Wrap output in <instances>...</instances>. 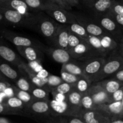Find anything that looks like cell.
Here are the masks:
<instances>
[{
    "instance_id": "cell-1",
    "label": "cell",
    "mask_w": 123,
    "mask_h": 123,
    "mask_svg": "<svg viewBox=\"0 0 123 123\" xmlns=\"http://www.w3.org/2000/svg\"><path fill=\"white\" fill-rule=\"evenodd\" d=\"M66 8L47 0L43 12L48 14L53 20L63 25H70L77 22L75 14L69 12Z\"/></svg>"
},
{
    "instance_id": "cell-2",
    "label": "cell",
    "mask_w": 123,
    "mask_h": 123,
    "mask_svg": "<svg viewBox=\"0 0 123 123\" xmlns=\"http://www.w3.org/2000/svg\"><path fill=\"white\" fill-rule=\"evenodd\" d=\"M59 24L51 18H48L42 13L35 14L34 29L38 31L48 40H53Z\"/></svg>"
},
{
    "instance_id": "cell-3",
    "label": "cell",
    "mask_w": 123,
    "mask_h": 123,
    "mask_svg": "<svg viewBox=\"0 0 123 123\" xmlns=\"http://www.w3.org/2000/svg\"><path fill=\"white\" fill-rule=\"evenodd\" d=\"M123 67V58L118 54H113L110 56L106 58L104 63L100 70L98 74L95 77L93 80L94 82H98L112 76Z\"/></svg>"
},
{
    "instance_id": "cell-4",
    "label": "cell",
    "mask_w": 123,
    "mask_h": 123,
    "mask_svg": "<svg viewBox=\"0 0 123 123\" xmlns=\"http://www.w3.org/2000/svg\"><path fill=\"white\" fill-rule=\"evenodd\" d=\"M94 21L100 25L107 33L113 36L119 43L123 35V30L111 17L107 14L98 15V16L95 18Z\"/></svg>"
},
{
    "instance_id": "cell-5",
    "label": "cell",
    "mask_w": 123,
    "mask_h": 123,
    "mask_svg": "<svg viewBox=\"0 0 123 123\" xmlns=\"http://www.w3.org/2000/svg\"><path fill=\"white\" fill-rule=\"evenodd\" d=\"M49 100H34L26 106L25 114L27 115L29 114L37 117H49L51 116Z\"/></svg>"
},
{
    "instance_id": "cell-6",
    "label": "cell",
    "mask_w": 123,
    "mask_h": 123,
    "mask_svg": "<svg viewBox=\"0 0 123 123\" xmlns=\"http://www.w3.org/2000/svg\"><path fill=\"white\" fill-rule=\"evenodd\" d=\"M105 61L106 57L104 56H96L84 61L82 64L84 76L93 82L95 77L102 68Z\"/></svg>"
},
{
    "instance_id": "cell-7",
    "label": "cell",
    "mask_w": 123,
    "mask_h": 123,
    "mask_svg": "<svg viewBox=\"0 0 123 123\" xmlns=\"http://www.w3.org/2000/svg\"><path fill=\"white\" fill-rule=\"evenodd\" d=\"M68 51L74 59L82 61L100 56L85 40Z\"/></svg>"
},
{
    "instance_id": "cell-8",
    "label": "cell",
    "mask_w": 123,
    "mask_h": 123,
    "mask_svg": "<svg viewBox=\"0 0 123 123\" xmlns=\"http://www.w3.org/2000/svg\"><path fill=\"white\" fill-rule=\"evenodd\" d=\"M85 123H110V118L104 112L98 109L82 110L78 115Z\"/></svg>"
},
{
    "instance_id": "cell-9",
    "label": "cell",
    "mask_w": 123,
    "mask_h": 123,
    "mask_svg": "<svg viewBox=\"0 0 123 123\" xmlns=\"http://www.w3.org/2000/svg\"><path fill=\"white\" fill-rule=\"evenodd\" d=\"M87 92L92 97L95 105L110 102V94L104 90L98 82H92Z\"/></svg>"
},
{
    "instance_id": "cell-10",
    "label": "cell",
    "mask_w": 123,
    "mask_h": 123,
    "mask_svg": "<svg viewBox=\"0 0 123 123\" xmlns=\"http://www.w3.org/2000/svg\"><path fill=\"white\" fill-rule=\"evenodd\" d=\"M20 73H24L25 75L30 79V81L32 82L35 86L43 87L48 90L51 92V90L47 86V78H40L37 76L36 72L28 66L26 62H22L18 66Z\"/></svg>"
},
{
    "instance_id": "cell-11",
    "label": "cell",
    "mask_w": 123,
    "mask_h": 123,
    "mask_svg": "<svg viewBox=\"0 0 123 123\" xmlns=\"http://www.w3.org/2000/svg\"><path fill=\"white\" fill-rule=\"evenodd\" d=\"M77 22L83 26L89 35L100 37L107 32L94 20L88 19L82 14H75Z\"/></svg>"
},
{
    "instance_id": "cell-12",
    "label": "cell",
    "mask_w": 123,
    "mask_h": 123,
    "mask_svg": "<svg viewBox=\"0 0 123 123\" xmlns=\"http://www.w3.org/2000/svg\"><path fill=\"white\" fill-rule=\"evenodd\" d=\"M83 94L77 91L75 89L66 94V102H67L69 108V115L72 116H78L82 111L81 99Z\"/></svg>"
},
{
    "instance_id": "cell-13",
    "label": "cell",
    "mask_w": 123,
    "mask_h": 123,
    "mask_svg": "<svg viewBox=\"0 0 123 123\" xmlns=\"http://www.w3.org/2000/svg\"><path fill=\"white\" fill-rule=\"evenodd\" d=\"M69 32L68 25L59 24L54 38L51 42L52 43L55 48H62L67 50Z\"/></svg>"
},
{
    "instance_id": "cell-14",
    "label": "cell",
    "mask_w": 123,
    "mask_h": 123,
    "mask_svg": "<svg viewBox=\"0 0 123 123\" xmlns=\"http://www.w3.org/2000/svg\"><path fill=\"white\" fill-rule=\"evenodd\" d=\"M17 50L23 58L30 61H39L41 62L43 58V51L40 48L34 46L16 47Z\"/></svg>"
},
{
    "instance_id": "cell-15",
    "label": "cell",
    "mask_w": 123,
    "mask_h": 123,
    "mask_svg": "<svg viewBox=\"0 0 123 123\" xmlns=\"http://www.w3.org/2000/svg\"><path fill=\"white\" fill-rule=\"evenodd\" d=\"M4 36L7 40L12 42L16 47L19 46H34L40 48L42 50V47L37 42H34L33 40L29 37L20 36L18 34L7 31L4 32Z\"/></svg>"
},
{
    "instance_id": "cell-16",
    "label": "cell",
    "mask_w": 123,
    "mask_h": 123,
    "mask_svg": "<svg viewBox=\"0 0 123 123\" xmlns=\"http://www.w3.org/2000/svg\"><path fill=\"white\" fill-rule=\"evenodd\" d=\"M43 52L48 54L53 60L62 64L66 62L74 61L75 59L71 56L69 51L66 49L59 48H45Z\"/></svg>"
},
{
    "instance_id": "cell-17",
    "label": "cell",
    "mask_w": 123,
    "mask_h": 123,
    "mask_svg": "<svg viewBox=\"0 0 123 123\" xmlns=\"http://www.w3.org/2000/svg\"><path fill=\"white\" fill-rule=\"evenodd\" d=\"M83 3L98 15L105 14L109 11L114 0H82Z\"/></svg>"
},
{
    "instance_id": "cell-18",
    "label": "cell",
    "mask_w": 123,
    "mask_h": 123,
    "mask_svg": "<svg viewBox=\"0 0 123 123\" xmlns=\"http://www.w3.org/2000/svg\"><path fill=\"white\" fill-rule=\"evenodd\" d=\"M94 109H98L104 112L110 117V119L116 117L123 115V107L122 105L121 101L109 102L102 105H95Z\"/></svg>"
},
{
    "instance_id": "cell-19",
    "label": "cell",
    "mask_w": 123,
    "mask_h": 123,
    "mask_svg": "<svg viewBox=\"0 0 123 123\" xmlns=\"http://www.w3.org/2000/svg\"><path fill=\"white\" fill-rule=\"evenodd\" d=\"M0 7L14 10L26 16L34 14L31 13V10L23 0H0Z\"/></svg>"
},
{
    "instance_id": "cell-20",
    "label": "cell",
    "mask_w": 123,
    "mask_h": 123,
    "mask_svg": "<svg viewBox=\"0 0 123 123\" xmlns=\"http://www.w3.org/2000/svg\"><path fill=\"white\" fill-rule=\"evenodd\" d=\"M4 103L7 106L13 115H25L24 114H25L26 104L14 95L8 97L4 101Z\"/></svg>"
},
{
    "instance_id": "cell-21",
    "label": "cell",
    "mask_w": 123,
    "mask_h": 123,
    "mask_svg": "<svg viewBox=\"0 0 123 123\" xmlns=\"http://www.w3.org/2000/svg\"><path fill=\"white\" fill-rule=\"evenodd\" d=\"M0 56L7 62L17 66L23 61L15 52L9 47L3 44H0Z\"/></svg>"
},
{
    "instance_id": "cell-22",
    "label": "cell",
    "mask_w": 123,
    "mask_h": 123,
    "mask_svg": "<svg viewBox=\"0 0 123 123\" xmlns=\"http://www.w3.org/2000/svg\"><path fill=\"white\" fill-rule=\"evenodd\" d=\"M49 106L51 116L56 117L69 115L68 105L66 100L60 102L53 99L49 100Z\"/></svg>"
},
{
    "instance_id": "cell-23",
    "label": "cell",
    "mask_w": 123,
    "mask_h": 123,
    "mask_svg": "<svg viewBox=\"0 0 123 123\" xmlns=\"http://www.w3.org/2000/svg\"><path fill=\"white\" fill-rule=\"evenodd\" d=\"M100 38L102 48L108 54L111 52L114 51L119 47V43L109 34H104L100 36Z\"/></svg>"
},
{
    "instance_id": "cell-24",
    "label": "cell",
    "mask_w": 123,
    "mask_h": 123,
    "mask_svg": "<svg viewBox=\"0 0 123 123\" xmlns=\"http://www.w3.org/2000/svg\"><path fill=\"white\" fill-rule=\"evenodd\" d=\"M99 84L101 85L104 88V90L110 95L117 90L122 87L123 85V82H121L119 80L111 78L110 79H104L100 81H98Z\"/></svg>"
},
{
    "instance_id": "cell-25",
    "label": "cell",
    "mask_w": 123,
    "mask_h": 123,
    "mask_svg": "<svg viewBox=\"0 0 123 123\" xmlns=\"http://www.w3.org/2000/svg\"><path fill=\"white\" fill-rule=\"evenodd\" d=\"M85 40L89 43L90 46L100 56H104L106 57L108 54L105 51L101 46V41L100 37L89 35L85 39Z\"/></svg>"
},
{
    "instance_id": "cell-26",
    "label": "cell",
    "mask_w": 123,
    "mask_h": 123,
    "mask_svg": "<svg viewBox=\"0 0 123 123\" xmlns=\"http://www.w3.org/2000/svg\"><path fill=\"white\" fill-rule=\"evenodd\" d=\"M61 70L72 73V74L77 75L78 76H84L82 64L77 63L75 62V61L63 64L62 66Z\"/></svg>"
},
{
    "instance_id": "cell-27",
    "label": "cell",
    "mask_w": 123,
    "mask_h": 123,
    "mask_svg": "<svg viewBox=\"0 0 123 123\" xmlns=\"http://www.w3.org/2000/svg\"><path fill=\"white\" fill-rule=\"evenodd\" d=\"M0 72L4 76L14 82L20 76L19 72L6 63L0 64Z\"/></svg>"
},
{
    "instance_id": "cell-28",
    "label": "cell",
    "mask_w": 123,
    "mask_h": 123,
    "mask_svg": "<svg viewBox=\"0 0 123 123\" xmlns=\"http://www.w3.org/2000/svg\"><path fill=\"white\" fill-rule=\"evenodd\" d=\"M30 92L35 100H49L50 92L45 88L34 85Z\"/></svg>"
},
{
    "instance_id": "cell-29",
    "label": "cell",
    "mask_w": 123,
    "mask_h": 123,
    "mask_svg": "<svg viewBox=\"0 0 123 123\" xmlns=\"http://www.w3.org/2000/svg\"><path fill=\"white\" fill-rule=\"evenodd\" d=\"M13 88V92H14V95L16 96L17 97L21 100L23 102L26 104L27 106L30 103H31L34 100H35L31 94L30 92L26 91H24L18 88L16 86H12Z\"/></svg>"
},
{
    "instance_id": "cell-30",
    "label": "cell",
    "mask_w": 123,
    "mask_h": 123,
    "mask_svg": "<svg viewBox=\"0 0 123 123\" xmlns=\"http://www.w3.org/2000/svg\"><path fill=\"white\" fill-rule=\"evenodd\" d=\"M92 82L88 78L83 76H80L75 84V89L82 94H84L88 91Z\"/></svg>"
},
{
    "instance_id": "cell-31",
    "label": "cell",
    "mask_w": 123,
    "mask_h": 123,
    "mask_svg": "<svg viewBox=\"0 0 123 123\" xmlns=\"http://www.w3.org/2000/svg\"><path fill=\"white\" fill-rule=\"evenodd\" d=\"M15 84L18 88L28 92H30L34 86L30 79L25 76H20L15 81Z\"/></svg>"
},
{
    "instance_id": "cell-32",
    "label": "cell",
    "mask_w": 123,
    "mask_h": 123,
    "mask_svg": "<svg viewBox=\"0 0 123 123\" xmlns=\"http://www.w3.org/2000/svg\"><path fill=\"white\" fill-rule=\"evenodd\" d=\"M70 32L75 34L77 36L82 37L85 40L89 36V34L87 32L86 30L83 26L78 22H75L72 24L68 25Z\"/></svg>"
},
{
    "instance_id": "cell-33",
    "label": "cell",
    "mask_w": 123,
    "mask_h": 123,
    "mask_svg": "<svg viewBox=\"0 0 123 123\" xmlns=\"http://www.w3.org/2000/svg\"><path fill=\"white\" fill-rule=\"evenodd\" d=\"M95 105L92 98L88 92L83 94L81 99V108L82 110L88 111L95 109Z\"/></svg>"
},
{
    "instance_id": "cell-34",
    "label": "cell",
    "mask_w": 123,
    "mask_h": 123,
    "mask_svg": "<svg viewBox=\"0 0 123 123\" xmlns=\"http://www.w3.org/2000/svg\"><path fill=\"white\" fill-rule=\"evenodd\" d=\"M33 11H42L44 10L47 0H23Z\"/></svg>"
},
{
    "instance_id": "cell-35",
    "label": "cell",
    "mask_w": 123,
    "mask_h": 123,
    "mask_svg": "<svg viewBox=\"0 0 123 123\" xmlns=\"http://www.w3.org/2000/svg\"><path fill=\"white\" fill-rule=\"evenodd\" d=\"M75 89V84H69V83L63 82L59 84L56 87L54 88L51 90V92H57V93L63 94H67Z\"/></svg>"
},
{
    "instance_id": "cell-36",
    "label": "cell",
    "mask_w": 123,
    "mask_h": 123,
    "mask_svg": "<svg viewBox=\"0 0 123 123\" xmlns=\"http://www.w3.org/2000/svg\"><path fill=\"white\" fill-rule=\"evenodd\" d=\"M84 39H83L82 37L77 36L75 34L70 32L68 37V49L67 50H69L70 49H72L75 46L81 43L82 42L84 41Z\"/></svg>"
},
{
    "instance_id": "cell-37",
    "label": "cell",
    "mask_w": 123,
    "mask_h": 123,
    "mask_svg": "<svg viewBox=\"0 0 123 123\" xmlns=\"http://www.w3.org/2000/svg\"><path fill=\"white\" fill-rule=\"evenodd\" d=\"M63 82V81L61 77L57 76L54 74H49V75L47 77V86L50 89L51 91L52 89L56 87Z\"/></svg>"
},
{
    "instance_id": "cell-38",
    "label": "cell",
    "mask_w": 123,
    "mask_h": 123,
    "mask_svg": "<svg viewBox=\"0 0 123 123\" xmlns=\"http://www.w3.org/2000/svg\"><path fill=\"white\" fill-rule=\"evenodd\" d=\"M60 77L62 79L63 81L65 82L69 83V84H75L76 82L78 80L80 76H78L77 75L70 73L69 72H65V71L62 70L60 72Z\"/></svg>"
},
{
    "instance_id": "cell-39",
    "label": "cell",
    "mask_w": 123,
    "mask_h": 123,
    "mask_svg": "<svg viewBox=\"0 0 123 123\" xmlns=\"http://www.w3.org/2000/svg\"><path fill=\"white\" fill-rule=\"evenodd\" d=\"M108 12H110V13L118 14V15L123 16V3L118 2L114 0Z\"/></svg>"
},
{
    "instance_id": "cell-40",
    "label": "cell",
    "mask_w": 123,
    "mask_h": 123,
    "mask_svg": "<svg viewBox=\"0 0 123 123\" xmlns=\"http://www.w3.org/2000/svg\"><path fill=\"white\" fill-rule=\"evenodd\" d=\"M123 98V89L120 88L110 95V102L121 101Z\"/></svg>"
},
{
    "instance_id": "cell-41",
    "label": "cell",
    "mask_w": 123,
    "mask_h": 123,
    "mask_svg": "<svg viewBox=\"0 0 123 123\" xmlns=\"http://www.w3.org/2000/svg\"><path fill=\"white\" fill-rule=\"evenodd\" d=\"M105 14H107L109 16L111 17L123 30V16L118 15V14H114V13H110V12H107Z\"/></svg>"
},
{
    "instance_id": "cell-42",
    "label": "cell",
    "mask_w": 123,
    "mask_h": 123,
    "mask_svg": "<svg viewBox=\"0 0 123 123\" xmlns=\"http://www.w3.org/2000/svg\"><path fill=\"white\" fill-rule=\"evenodd\" d=\"M48 1H49L51 2H53V3L57 4L59 6L62 7L63 8H66L68 10H71L72 9V7L70 5H69L67 2H65L64 0H48Z\"/></svg>"
},
{
    "instance_id": "cell-43",
    "label": "cell",
    "mask_w": 123,
    "mask_h": 123,
    "mask_svg": "<svg viewBox=\"0 0 123 123\" xmlns=\"http://www.w3.org/2000/svg\"><path fill=\"white\" fill-rule=\"evenodd\" d=\"M51 93L52 94L53 96V99H55L57 101H65L66 98V94H63L57 93V92H51Z\"/></svg>"
},
{
    "instance_id": "cell-44",
    "label": "cell",
    "mask_w": 123,
    "mask_h": 123,
    "mask_svg": "<svg viewBox=\"0 0 123 123\" xmlns=\"http://www.w3.org/2000/svg\"><path fill=\"white\" fill-rule=\"evenodd\" d=\"M111 78H113L117 80H119L121 82H123V67L117 71L115 74L111 76Z\"/></svg>"
},
{
    "instance_id": "cell-45",
    "label": "cell",
    "mask_w": 123,
    "mask_h": 123,
    "mask_svg": "<svg viewBox=\"0 0 123 123\" xmlns=\"http://www.w3.org/2000/svg\"><path fill=\"white\" fill-rule=\"evenodd\" d=\"M12 114L10 109L4 103H0V114Z\"/></svg>"
},
{
    "instance_id": "cell-46",
    "label": "cell",
    "mask_w": 123,
    "mask_h": 123,
    "mask_svg": "<svg viewBox=\"0 0 123 123\" xmlns=\"http://www.w3.org/2000/svg\"><path fill=\"white\" fill-rule=\"evenodd\" d=\"M36 74H37V76L40 78H47L49 75V72L46 70L45 69H44V68L42 69L37 73H36Z\"/></svg>"
},
{
    "instance_id": "cell-47",
    "label": "cell",
    "mask_w": 123,
    "mask_h": 123,
    "mask_svg": "<svg viewBox=\"0 0 123 123\" xmlns=\"http://www.w3.org/2000/svg\"><path fill=\"white\" fill-rule=\"evenodd\" d=\"M8 86H10V84L8 82L0 80V93H2V92H4L5 90Z\"/></svg>"
},
{
    "instance_id": "cell-48",
    "label": "cell",
    "mask_w": 123,
    "mask_h": 123,
    "mask_svg": "<svg viewBox=\"0 0 123 123\" xmlns=\"http://www.w3.org/2000/svg\"><path fill=\"white\" fill-rule=\"evenodd\" d=\"M110 123H123V115L112 118L110 119Z\"/></svg>"
},
{
    "instance_id": "cell-49",
    "label": "cell",
    "mask_w": 123,
    "mask_h": 123,
    "mask_svg": "<svg viewBox=\"0 0 123 123\" xmlns=\"http://www.w3.org/2000/svg\"><path fill=\"white\" fill-rule=\"evenodd\" d=\"M64 1L72 7L77 6L80 3V0H64Z\"/></svg>"
},
{
    "instance_id": "cell-50",
    "label": "cell",
    "mask_w": 123,
    "mask_h": 123,
    "mask_svg": "<svg viewBox=\"0 0 123 123\" xmlns=\"http://www.w3.org/2000/svg\"><path fill=\"white\" fill-rule=\"evenodd\" d=\"M11 121L6 118H0V123H10Z\"/></svg>"
},
{
    "instance_id": "cell-51",
    "label": "cell",
    "mask_w": 123,
    "mask_h": 123,
    "mask_svg": "<svg viewBox=\"0 0 123 123\" xmlns=\"http://www.w3.org/2000/svg\"><path fill=\"white\" fill-rule=\"evenodd\" d=\"M119 48H123V35L122 36L119 42Z\"/></svg>"
},
{
    "instance_id": "cell-52",
    "label": "cell",
    "mask_w": 123,
    "mask_h": 123,
    "mask_svg": "<svg viewBox=\"0 0 123 123\" xmlns=\"http://www.w3.org/2000/svg\"><path fill=\"white\" fill-rule=\"evenodd\" d=\"M120 48V49H119V53H118V54H119V55L123 58V48Z\"/></svg>"
},
{
    "instance_id": "cell-53",
    "label": "cell",
    "mask_w": 123,
    "mask_h": 123,
    "mask_svg": "<svg viewBox=\"0 0 123 123\" xmlns=\"http://www.w3.org/2000/svg\"><path fill=\"white\" fill-rule=\"evenodd\" d=\"M1 74H2V73H1V72H0V78H2V75H1Z\"/></svg>"
},
{
    "instance_id": "cell-54",
    "label": "cell",
    "mask_w": 123,
    "mask_h": 123,
    "mask_svg": "<svg viewBox=\"0 0 123 123\" xmlns=\"http://www.w3.org/2000/svg\"><path fill=\"white\" fill-rule=\"evenodd\" d=\"M121 103H122V105H123V98L121 100Z\"/></svg>"
},
{
    "instance_id": "cell-55",
    "label": "cell",
    "mask_w": 123,
    "mask_h": 123,
    "mask_svg": "<svg viewBox=\"0 0 123 123\" xmlns=\"http://www.w3.org/2000/svg\"><path fill=\"white\" fill-rule=\"evenodd\" d=\"M122 88L123 89V86H122Z\"/></svg>"
},
{
    "instance_id": "cell-56",
    "label": "cell",
    "mask_w": 123,
    "mask_h": 123,
    "mask_svg": "<svg viewBox=\"0 0 123 123\" xmlns=\"http://www.w3.org/2000/svg\"><path fill=\"white\" fill-rule=\"evenodd\" d=\"M122 2H123V1H122Z\"/></svg>"
}]
</instances>
